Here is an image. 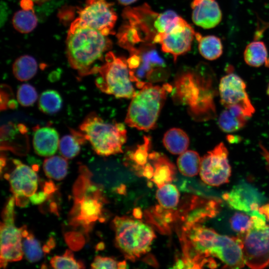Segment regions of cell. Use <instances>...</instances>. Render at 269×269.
Listing matches in <instances>:
<instances>
[{"instance_id": "obj_1", "label": "cell", "mask_w": 269, "mask_h": 269, "mask_svg": "<svg viewBox=\"0 0 269 269\" xmlns=\"http://www.w3.org/2000/svg\"><path fill=\"white\" fill-rule=\"evenodd\" d=\"M215 77L210 67L201 63L194 70L177 75L173 88V99L188 106V114L197 119H206L216 113L214 98L216 94Z\"/></svg>"}, {"instance_id": "obj_2", "label": "cell", "mask_w": 269, "mask_h": 269, "mask_svg": "<svg viewBox=\"0 0 269 269\" xmlns=\"http://www.w3.org/2000/svg\"><path fill=\"white\" fill-rule=\"evenodd\" d=\"M122 17L124 21L116 36L119 45L130 54L153 46L156 36L163 32L161 13L153 11L147 3L125 8Z\"/></svg>"}, {"instance_id": "obj_3", "label": "cell", "mask_w": 269, "mask_h": 269, "mask_svg": "<svg viewBox=\"0 0 269 269\" xmlns=\"http://www.w3.org/2000/svg\"><path fill=\"white\" fill-rule=\"evenodd\" d=\"M100 32L82 26L71 25L66 39L69 64L80 76L96 74L97 62L112 46L111 41Z\"/></svg>"}, {"instance_id": "obj_4", "label": "cell", "mask_w": 269, "mask_h": 269, "mask_svg": "<svg viewBox=\"0 0 269 269\" xmlns=\"http://www.w3.org/2000/svg\"><path fill=\"white\" fill-rule=\"evenodd\" d=\"M136 86L140 90L132 98L125 123L130 127L148 131L155 128L167 95L173 87L168 83L160 86L141 81L136 82Z\"/></svg>"}, {"instance_id": "obj_5", "label": "cell", "mask_w": 269, "mask_h": 269, "mask_svg": "<svg viewBox=\"0 0 269 269\" xmlns=\"http://www.w3.org/2000/svg\"><path fill=\"white\" fill-rule=\"evenodd\" d=\"M79 129L97 154L107 156L123 152L127 140V131L123 124L106 122L92 112L85 118Z\"/></svg>"}, {"instance_id": "obj_6", "label": "cell", "mask_w": 269, "mask_h": 269, "mask_svg": "<svg viewBox=\"0 0 269 269\" xmlns=\"http://www.w3.org/2000/svg\"><path fill=\"white\" fill-rule=\"evenodd\" d=\"M96 74V85L104 93L127 99H132L136 93L133 83L136 82L137 78L130 69L127 60L111 51L106 54L105 62Z\"/></svg>"}, {"instance_id": "obj_7", "label": "cell", "mask_w": 269, "mask_h": 269, "mask_svg": "<svg viewBox=\"0 0 269 269\" xmlns=\"http://www.w3.org/2000/svg\"><path fill=\"white\" fill-rule=\"evenodd\" d=\"M113 225L116 245L126 259L134 261L149 251L155 235L148 225L126 217H115Z\"/></svg>"}, {"instance_id": "obj_8", "label": "cell", "mask_w": 269, "mask_h": 269, "mask_svg": "<svg viewBox=\"0 0 269 269\" xmlns=\"http://www.w3.org/2000/svg\"><path fill=\"white\" fill-rule=\"evenodd\" d=\"M15 199L11 197L2 213L0 224V267L5 268L8 262L18 261L23 257L22 228L14 224Z\"/></svg>"}, {"instance_id": "obj_9", "label": "cell", "mask_w": 269, "mask_h": 269, "mask_svg": "<svg viewBox=\"0 0 269 269\" xmlns=\"http://www.w3.org/2000/svg\"><path fill=\"white\" fill-rule=\"evenodd\" d=\"M117 15L106 0H87L85 7L71 25L89 27L108 36L113 34Z\"/></svg>"}, {"instance_id": "obj_10", "label": "cell", "mask_w": 269, "mask_h": 269, "mask_svg": "<svg viewBox=\"0 0 269 269\" xmlns=\"http://www.w3.org/2000/svg\"><path fill=\"white\" fill-rule=\"evenodd\" d=\"M237 238L242 247L245 263L250 268L263 269L269 264V225L253 227L240 233Z\"/></svg>"}, {"instance_id": "obj_11", "label": "cell", "mask_w": 269, "mask_h": 269, "mask_svg": "<svg viewBox=\"0 0 269 269\" xmlns=\"http://www.w3.org/2000/svg\"><path fill=\"white\" fill-rule=\"evenodd\" d=\"M195 33L193 28L178 16L164 32L156 36L153 42L160 44L162 51L171 54L176 62L179 56L191 49Z\"/></svg>"}, {"instance_id": "obj_12", "label": "cell", "mask_w": 269, "mask_h": 269, "mask_svg": "<svg viewBox=\"0 0 269 269\" xmlns=\"http://www.w3.org/2000/svg\"><path fill=\"white\" fill-rule=\"evenodd\" d=\"M228 151L223 142L217 144L201 158L200 176L206 184L218 186L229 182L231 168Z\"/></svg>"}, {"instance_id": "obj_13", "label": "cell", "mask_w": 269, "mask_h": 269, "mask_svg": "<svg viewBox=\"0 0 269 269\" xmlns=\"http://www.w3.org/2000/svg\"><path fill=\"white\" fill-rule=\"evenodd\" d=\"M246 85L238 75L230 73L220 80L219 92L221 103L225 108L239 106L250 118L255 110L246 90Z\"/></svg>"}, {"instance_id": "obj_14", "label": "cell", "mask_w": 269, "mask_h": 269, "mask_svg": "<svg viewBox=\"0 0 269 269\" xmlns=\"http://www.w3.org/2000/svg\"><path fill=\"white\" fill-rule=\"evenodd\" d=\"M14 169L9 174H5L8 180L15 203L23 206L27 204V197L33 195L37 188L38 176L35 171L17 159H13Z\"/></svg>"}, {"instance_id": "obj_15", "label": "cell", "mask_w": 269, "mask_h": 269, "mask_svg": "<svg viewBox=\"0 0 269 269\" xmlns=\"http://www.w3.org/2000/svg\"><path fill=\"white\" fill-rule=\"evenodd\" d=\"M211 256L219 259L224 268L239 269L244 266L241 245L237 237L217 234L211 251Z\"/></svg>"}, {"instance_id": "obj_16", "label": "cell", "mask_w": 269, "mask_h": 269, "mask_svg": "<svg viewBox=\"0 0 269 269\" xmlns=\"http://www.w3.org/2000/svg\"><path fill=\"white\" fill-rule=\"evenodd\" d=\"M223 198L232 208L249 214L258 210L265 197L251 185L246 182L235 186L229 192L223 195Z\"/></svg>"}, {"instance_id": "obj_17", "label": "cell", "mask_w": 269, "mask_h": 269, "mask_svg": "<svg viewBox=\"0 0 269 269\" xmlns=\"http://www.w3.org/2000/svg\"><path fill=\"white\" fill-rule=\"evenodd\" d=\"M191 7L193 22L202 28H213L222 20V13L216 0H193Z\"/></svg>"}, {"instance_id": "obj_18", "label": "cell", "mask_w": 269, "mask_h": 269, "mask_svg": "<svg viewBox=\"0 0 269 269\" xmlns=\"http://www.w3.org/2000/svg\"><path fill=\"white\" fill-rule=\"evenodd\" d=\"M100 195L91 194L76 200V220L84 225H88L98 220L101 214L102 203Z\"/></svg>"}, {"instance_id": "obj_19", "label": "cell", "mask_w": 269, "mask_h": 269, "mask_svg": "<svg viewBox=\"0 0 269 269\" xmlns=\"http://www.w3.org/2000/svg\"><path fill=\"white\" fill-rule=\"evenodd\" d=\"M59 135L53 128L36 129L33 136V146L36 154L42 156L53 155L59 146Z\"/></svg>"}, {"instance_id": "obj_20", "label": "cell", "mask_w": 269, "mask_h": 269, "mask_svg": "<svg viewBox=\"0 0 269 269\" xmlns=\"http://www.w3.org/2000/svg\"><path fill=\"white\" fill-rule=\"evenodd\" d=\"M148 159L152 161L154 174L151 180L158 188L172 181L176 174L175 165L164 155L156 152L149 154Z\"/></svg>"}, {"instance_id": "obj_21", "label": "cell", "mask_w": 269, "mask_h": 269, "mask_svg": "<svg viewBox=\"0 0 269 269\" xmlns=\"http://www.w3.org/2000/svg\"><path fill=\"white\" fill-rule=\"evenodd\" d=\"M223 110L218 121L220 129L227 133L237 132L246 124L249 118L242 110L237 106H233Z\"/></svg>"}, {"instance_id": "obj_22", "label": "cell", "mask_w": 269, "mask_h": 269, "mask_svg": "<svg viewBox=\"0 0 269 269\" xmlns=\"http://www.w3.org/2000/svg\"><path fill=\"white\" fill-rule=\"evenodd\" d=\"M163 143L166 149L173 154H180L186 150L189 144V138L182 130L173 128L164 134Z\"/></svg>"}, {"instance_id": "obj_23", "label": "cell", "mask_w": 269, "mask_h": 269, "mask_svg": "<svg viewBox=\"0 0 269 269\" xmlns=\"http://www.w3.org/2000/svg\"><path fill=\"white\" fill-rule=\"evenodd\" d=\"M198 42V50L206 59L214 60L219 58L223 53V44L221 39L215 35L202 36L196 32L195 37Z\"/></svg>"}, {"instance_id": "obj_24", "label": "cell", "mask_w": 269, "mask_h": 269, "mask_svg": "<svg viewBox=\"0 0 269 269\" xmlns=\"http://www.w3.org/2000/svg\"><path fill=\"white\" fill-rule=\"evenodd\" d=\"M86 140L81 131L72 130L71 134L63 136L59 141L60 153L66 158H72L79 154L81 145L85 143Z\"/></svg>"}, {"instance_id": "obj_25", "label": "cell", "mask_w": 269, "mask_h": 269, "mask_svg": "<svg viewBox=\"0 0 269 269\" xmlns=\"http://www.w3.org/2000/svg\"><path fill=\"white\" fill-rule=\"evenodd\" d=\"M244 59L249 66L259 67L268 62V51L262 41H254L250 43L244 52Z\"/></svg>"}, {"instance_id": "obj_26", "label": "cell", "mask_w": 269, "mask_h": 269, "mask_svg": "<svg viewBox=\"0 0 269 269\" xmlns=\"http://www.w3.org/2000/svg\"><path fill=\"white\" fill-rule=\"evenodd\" d=\"M201 158L195 151L188 150L180 154L177 165L180 172L185 176L193 177L200 171Z\"/></svg>"}, {"instance_id": "obj_27", "label": "cell", "mask_w": 269, "mask_h": 269, "mask_svg": "<svg viewBox=\"0 0 269 269\" xmlns=\"http://www.w3.org/2000/svg\"><path fill=\"white\" fill-rule=\"evenodd\" d=\"M37 63L31 56L24 55L17 58L13 64L12 72L15 77L19 81H27L36 73Z\"/></svg>"}, {"instance_id": "obj_28", "label": "cell", "mask_w": 269, "mask_h": 269, "mask_svg": "<svg viewBox=\"0 0 269 269\" xmlns=\"http://www.w3.org/2000/svg\"><path fill=\"white\" fill-rule=\"evenodd\" d=\"M43 166L46 175L54 180H61L67 173V161L66 158L60 156H53L45 159Z\"/></svg>"}, {"instance_id": "obj_29", "label": "cell", "mask_w": 269, "mask_h": 269, "mask_svg": "<svg viewBox=\"0 0 269 269\" xmlns=\"http://www.w3.org/2000/svg\"><path fill=\"white\" fill-rule=\"evenodd\" d=\"M37 24V18L32 8H23L13 15L12 24L14 28L22 33L33 30Z\"/></svg>"}, {"instance_id": "obj_30", "label": "cell", "mask_w": 269, "mask_h": 269, "mask_svg": "<svg viewBox=\"0 0 269 269\" xmlns=\"http://www.w3.org/2000/svg\"><path fill=\"white\" fill-rule=\"evenodd\" d=\"M22 250L26 259L30 262L39 261L43 256L40 244L32 234L29 233L25 227H22Z\"/></svg>"}, {"instance_id": "obj_31", "label": "cell", "mask_w": 269, "mask_h": 269, "mask_svg": "<svg viewBox=\"0 0 269 269\" xmlns=\"http://www.w3.org/2000/svg\"><path fill=\"white\" fill-rule=\"evenodd\" d=\"M62 100L55 90H47L41 93L38 100V107L43 113L53 114L61 108Z\"/></svg>"}, {"instance_id": "obj_32", "label": "cell", "mask_w": 269, "mask_h": 269, "mask_svg": "<svg viewBox=\"0 0 269 269\" xmlns=\"http://www.w3.org/2000/svg\"><path fill=\"white\" fill-rule=\"evenodd\" d=\"M151 145V141L149 137H144V142L138 145L137 147L128 154V159L132 161L134 168L139 171L140 175H142V170L147 163L148 151Z\"/></svg>"}, {"instance_id": "obj_33", "label": "cell", "mask_w": 269, "mask_h": 269, "mask_svg": "<svg viewBox=\"0 0 269 269\" xmlns=\"http://www.w3.org/2000/svg\"><path fill=\"white\" fill-rule=\"evenodd\" d=\"M156 198L161 207L171 209L178 203L179 193L175 185L168 183L158 188L156 193Z\"/></svg>"}, {"instance_id": "obj_34", "label": "cell", "mask_w": 269, "mask_h": 269, "mask_svg": "<svg viewBox=\"0 0 269 269\" xmlns=\"http://www.w3.org/2000/svg\"><path fill=\"white\" fill-rule=\"evenodd\" d=\"M50 264L54 269H83L84 264L75 259L72 252L67 250L62 256H56L50 260Z\"/></svg>"}, {"instance_id": "obj_35", "label": "cell", "mask_w": 269, "mask_h": 269, "mask_svg": "<svg viewBox=\"0 0 269 269\" xmlns=\"http://www.w3.org/2000/svg\"><path fill=\"white\" fill-rule=\"evenodd\" d=\"M37 99V92L32 85L23 84L19 87L17 92V99L21 106H30L35 102Z\"/></svg>"}, {"instance_id": "obj_36", "label": "cell", "mask_w": 269, "mask_h": 269, "mask_svg": "<svg viewBox=\"0 0 269 269\" xmlns=\"http://www.w3.org/2000/svg\"><path fill=\"white\" fill-rule=\"evenodd\" d=\"M230 223L232 229L239 233L248 231L252 226L251 217L240 212L236 213L230 219Z\"/></svg>"}, {"instance_id": "obj_37", "label": "cell", "mask_w": 269, "mask_h": 269, "mask_svg": "<svg viewBox=\"0 0 269 269\" xmlns=\"http://www.w3.org/2000/svg\"><path fill=\"white\" fill-rule=\"evenodd\" d=\"M118 264L115 260L109 257L96 256L91 266L92 269H118Z\"/></svg>"}, {"instance_id": "obj_38", "label": "cell", "mask_w": 269, "mask_h": 269, "mask_svg": "<svg viewBox=\"0 0 269 269\" xmlns=\"http://www.w3.org/2000/svg\"><path fill=\"white\" fill-rule=\"evenodd\" d=\"M252 222V227L256 229H261L266 226V218L261 214L258 210H254L249 214Z\"/></svg>"}, {"instance_id": "obj_39", "label": "cell", "mask_w": 269, "mask_h": 269, "mask_svg": "<svg viewBox=\"0 0 269 269\" xmlns=\"http://www.w3.org/2000/svg\"><path fill=\"white\" fill-rule=\"evenodd\" d=\"M47 193L44 191L35 193L29 197L30 201L34 204H39L45 200L47 196Z\"/></svg>"}, {"instance_id": "obj_40", "label": "cell", "mask_w": 269, "mask_h": 269, "mask_svg": "<svg viewBox=\"0 0 269 269\" xmlns=\"http://www.w3.org/2000/svg\"><path fill=\"white\" fill-rule=\"evenodd\" d=\"M154 171L153 166L149 163H147L143 168L142 175L148 179H151L153 177Z\"/></svg>"}, {"instance_id": "obj_41", "label": "cell", "mask_w": 269, "mask_h": 269, "mask_svg": "<svg viewBox=\"0 0 269 269\" xmlns=\"http://www.w3.org/2000/svg\"><path fill=\"white\" fill-rule=\"evenodd\" d=\"M258 211L265 216L267 221H269V203L260 207Z\"/></svg>"}, {"instance_id": "obj_42", "label": "cell", "mask_w": 269, "mask_h": 269, "mask_svg": "<svg viewBox=\"0 0 269 269\" xmlns=\"http://www.w3.org/2000/svg\"><path fill=\"white\" fill-rule=\"evenodd\" d=\"M260 146L262 150V154L267 162V169L269 171V151L261 143L260 144Z\"/></svg>"}, {"instance_id": "obj_43", "label": "cell", "mask_w": 269, "mask_h": 269, "mask_svg": "<svg viewBox=\"0 0 269 269\" xmlns=\"http://www.w3.org/2000/svg\"><path fill=\"white\" fill-rule=\"evenodd\" d=\"M55 190V186L54 184L51 182L46 183L44 187V191L47 194L53 192Z\"/></svg>"}, {"instance_id": "obj_44", "label": "cell", "mask_w": 269, "mask_h": 269, "mask_svg": "<svg viewBox=\"0 0 269 269\" xmlns=\"http://www.w3.org/2000/svg\"><path fill=\"white\" fill-rule=\"evenodd\" d=\"M133 215L136 219H140L142 216V212L139 208H136L134 210Z\"/></svg>"}, {"instance_id": "obj_45", "label": "cell", "mask_w": 269, "mask_h": 269, "mask_svg": "<svg viewBox=\"0 0 269 269\" xmlns=\"http://www.w3.org/2000/svg\"><path fill=\"white\" fill-rule=\"evenodd\" d=\"M173 268L174 269H185V266L182 259H178L175 262Z\"/></svg>"}, {"instance_id": "obj_46", "label": "cell", "mask_w": 269, "mask_h": 269, "mask_svg": "<svg viewBox=\"0 0 269 269\" xmlns=\"http://www.w3.org/2000/svg\"><path fill=\"white\" fill-rule=\"evenodd\" d=\"M119 3L123 5H130L137 0H117Z\"/></svg>"}, {"instance_id": "obj_47", "label": "cell", "mask_w": 269, "mask_h": 269, "mask_svg": "<svg viewBox=\"0 0 269 269\" xmlns=\"http://www.w3.org/2000/svg\"><path fill=\"white\" fill-rule=\"evenodd\" d=\"M207 266L210 268L214 269L217 267V264L213 259L210 258Z\"/></svg>"}, {"instance_id": "obj_48", "label": "cell", "mask_w": 269, "mask_h": 269, "mask_svg": "<svg viewBox=\"0 0 269 269\" xmlns=\"http://www.w3.org/2000/svg\"><path fill=\"white\" fill-rule=\"evenodd\" d=\"M239 136H236L235 135H229L227 136V139L229 142L234 143L239 140Z\"/></svg>"}, {"instance_id": "obj_49", "label": "cell", "mask_w": 269, "mask_h": 269, "mask_svg": "<svg viewBox=\"0 0 269 269\" xmlns=\"http://www.w3.org/2000/svg\"><path fill=\"white\" fill-rule=\"evenodd\" d=\"M127 267V263L125 261H122L119 262L118 264V269H126Z\"/></svg>"}, {"instance_id": "obj_50", "label": "cell", "mask_w": 269, "mask_h": 269, "mask_svg": "<svg viewBox=\"0 0 269 269\" xmlns=\"http://www.w3.org/2000/svg\"><path fill=\"white\" fill-rule=\"evenodd\" d=\"M6 160L5 158L1 157L0 158V171L1 172L2 167L5 165Z\"/></svg>"}, {"instance_id": "obj_51", "label": "cell", "mask_w": 269, "mask_h": 269, "mask_svg": "<svg viewBox=\"0 0 269 269\" xmlns=\"http://www.w3.org/2000/svg\"><path fill=\"white\" fill-rule=\"evenodd\" d=\"M33 2H35L37 3H41L46 2L49 0H31Z\"/></svg>"}, {"instance_id": "obj_52", "label": "cell", "mask_w": 269, "mask_h": 269, "mask_svg": "<svg viewBox=\"0 0 269 269\" xmlns=\"http://www.w3.org/2000/svg\"><path fill=\"white\" fill-rule=\"evenodd\" d=\"M267 94L269 97V84L268 88H267Z\"/></svg>"}]
</instances>
